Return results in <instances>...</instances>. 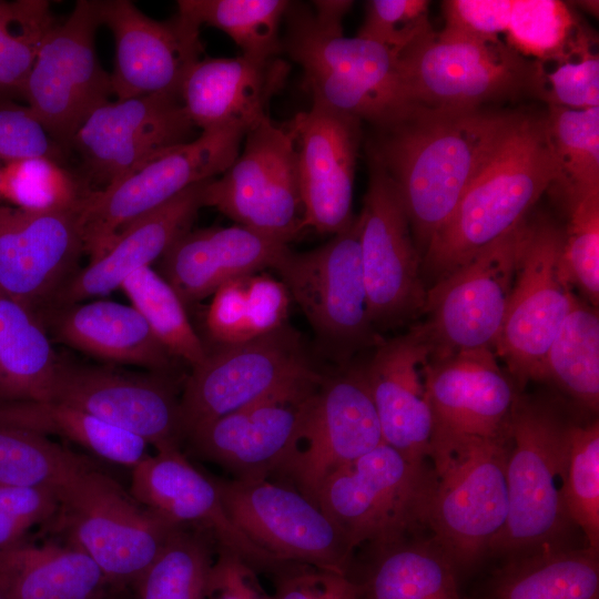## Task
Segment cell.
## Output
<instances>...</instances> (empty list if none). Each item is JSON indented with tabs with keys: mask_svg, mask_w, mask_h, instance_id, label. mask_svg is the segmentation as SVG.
Wrapping results in <instances>:
<instances>
[{
	"mask_svg": "<svg viewBox=\"0 0 599 599\" xmlns=\"http://www.w3.org/2000/svg\"><path fill=\"white\" fill-rule=\"evenodd\" d=\"M290 6L286 0H179L177 13L200 29H220L242 55L268 59L282 51L280 30Z\"/></svg>",
	"mask_w": 599,
	"mask_h": 599,
	"instance_id": "ab89813d",
	"label": "cell"
},
{
	"mask_svg": "<svg viewBox=\"0 0 599 599\" xmlns=\"http://www.w3.org/2000/svg\"><path fill=\"white\" fill-rule=\"evenodd\" d=\"M359 220L311 251H288L274 270L298 304L321 345L339 361L376 347L363 276Z\"/></svg>",
	"mask_w": 599,
	"mask_h": 599,
	"instance_id": "9c48e42d",
	"label": "cell"
},
{
	"mask_svg": "<svg viewBox=\"0 0 599 599\" xmlns=\"http://www.w3.org/2000/svg\"><path fill=\"white\" fill-rule=\"evenodd\" d=\"M130 495L143 507L182 527L209 534L253 570L277 572L281 565L230 518L216 480L195 468L180 447L156 449L132 468Z\"/></svg>",
	"mask_w": 599,
	"mask_h": 599,
	"instance_id": "603a6c76",
	"label": "cell"
},
{
	"mask_svg": "<svg viewBox=\"0 0 599 599\" xmlns=\"http://www.w3.org/2000/svg\"><path fill=\"white\" fill-rule=\"evenodd\" d=\"M410 103L433 109L471 110L485 104L537 97L539 64L506 42L484 43L434 31L398 57Z\"/></svg>",
	"mask_w": 599,
	"mask_h": 599,
	"instance_id": "ba28073f",
	"label": "cell"
},
{
	"mask_svg": "<svg viewBox=\"0 0 599 599\" xmlns=\"http://www.w3.org/2000/svg\"><path fill=\"white\" fill-rule=\"evenodd\" d=\"M88 193L58 160L26 158L0 167V197L27 211H57L78 206Z\"/></svg>",
	"mask_w": 599,
	"mask_h": 599,
	"instance_id": "bcb514c9",
	"label": "cell"
},
{
	"mask_svg": "<svg viewBox=\"0 0 599 599\" xmlns=\"http://www.w3.org/2000/svg\"><path fill=\"white\" fill-rule=\"evenodd\" d=\"M539 64L537 98L548 106L585 110L599 106V57L597 51L552 64Z\"/></svg>",
	"mask_w": 599,
	"mask_h": 599,
	"instance_id": "f907efd6",
	"label": "cell"
},
{
	"mask_svg": "<svg viewBox=\"0 0 599 599\" xmlns=\"http://www.w3.org/2000/svg\"><path fill=\"white\" fill-rule=\"evenodd\" d=\"M383 443L364 367L322 377L311 397L298 450L286 470L315 501L326 478Z\"/></svg>",
	"mask_w": 599,
	"mask_h": 599,
	"instance_id": "ac0fdd59",
	"label": "cell"
},
{
	"mask_svg": "<svg viewBox=\"0 0 599 599\" xmlns=\"http://www.w3.org/2000/svg\"><path fill=\"white\" fill-rule=\"evenodd\" d=\"M98 12L115 43L113 95L180 97L184 78L202 59L200 28L177 12L169 20H154L129 0L98 1Z\"/></svg>",
	"mask_w": 599,
	"mask_h": 599,
	"instance_id": "7402d4cb",
	"label": "cell"
},
{
	"mask_svg": "<svg viewBox=\"0 0 599 599\" xmlns=\"http://www.w3.org/2000/svg\"><path fill=\"white\" fill-rule=\"evenodd\" d=\"M429 1L370 0L357 37L374 41L397 58L408 47L434 32Z\"/></svg>",
	"mask_w": 599,
	"mask_h": 599,
	"instance_id": "681fc988",
	"label": "cell"
},
{
	"mask_svg": "<svg viewBox=\"0 0 599 599\" xmlns=\"http://www.w3.org/2000/svg\"><path fill=\"white\" fill-rule=\"evenodd\" d=\"M207 599H274L265 593L253 570L237 557L220 550L213 561Z\"/></svg>",
	"mask_w": 599,
	"mask_h": 599,
	"instance_id": "9f6ffc18",
	"label": "cell"
},
{
	"mask_svg": "<svg viewBox=\"0 0 599 599\" xmlns=\"http://www.w3.org/2000/svg\"><path fill=\"white\" fill-rule=\"evenodd\" d=\"M59 506L54 489L0 486V552L27 542L26 536L35 526L50 525Z\"/></svg>",
	"mask_w": 599,
	"mask_h": 599,
	"instance_id": "816d5d0a",
	"label": "cell"
},
{
	"mask_svg": "<svg viewBox=\"0 0 599 599\" xmlns=\"http://www.w3.org/2000/svg\"><path fill=\"white\" fill-rule=\"evenodd\" d=\"M81 203L41 212L0 206L2 294L37 313L51 306L85 253Z\"/></svg>",
	"mask_w": 599,
	"mask_h": 599,
	"instance_id": "44dd1931",
	"label": "cell"
},
{
	"mask_svg": "<svg viewBox=\"0 0 599 599\" xmlns=\"http://www.w3.org/2000/svg\"><path fill=\"white\" fill-rule=\"evenodd\" d=\"M0 599H7L6 596L0 591Z\"/></svg>",
	"mask_w": 599,
	"mask_h": 599,
	"instance_id": "6f0895ef",
	"label": "cell"
},
{
	"mask_svg": "<svg viewBox=\"0 0 599 599\" xmlns=\"http://www.w3.org/2000/svg\"><path fill=\"white\" fill-rule=\"evenodd\" d=\"M290 294L282 281L253 273L222 284L213 294L205 324L219 345L246 342L286 325Z\"/></svg>",
	"mask_w": 599,
	"mask_h": 599,
	"instance_id": "d590c367",
	"label": "cell"
},
{
	"mask_svg": "<svg viewBox=\"0 0 599 599\" xmlns=\"http://www.w3.org/2000/svg\"><path fill=\"white\" fill-rule=\"evenodd\" d=\"M433 346L422 324L383 339L364 366L383 443L416 464H426L433 435L425 374Z\"/></svg>",
	"mask_w": 599,
	"mask_h": 599,
	"instance_id": "4316f807",
	"label": "cell"
},
{
	"mask_svg": "<svg viewBox=\"0 0 599 599\" xmlns=\"http://www.w3.org/2000/svg\"><path fill=\"white\" fill-rule=\"evenodd\" d=\"M597 551L548 549L514 561L490 599H599Z\"/></svg>",
	"mask_w": 599,
	"mask_h": 599,
	"instance_id": "8d00e7d4",
	"label": "cell"
},
{
	"mask_svg": "<svg viewBox=\"0 0 599 599\" xmlns=\"http://www.w3.org/2000/svg\"><path fill=\"white\" fill-rule=\"evenodd\" d=\"M204 206L236 224L288 243L303 229L297 148L290 125L270 118L244 136L233 164L207 182Z\"/></svg>",
	"mask_w": 599,
	"mask_h": 599,
	"instance_id": "4fadbf2b",
	"label": "cell"
},
{
	"mask_svg": "<svg viewBox=\"0 0 599 599\" xmlns=\"http://www.w3.org/2000/svg\"><path fill=\"white\" fill-rule=\"evenodd\" d=\"M100 24L98 1H77L45 38L23 89L28 106L64 149L113 95L111 73L101 67L95 50Z\"/></svg>",
	"mask_w": 599,
	"mask_h": 599,
	"instance_id": "9a60e30c",
	"label": "cell"
},
{
	"mask_svg": "<svg viewBox=\"0 0 599 599\" xmlns=\"http://www.w3.org/2000/svg\"><path fill=\"white\" fill-rule=\"evenodd\" d=\"M290 125L297 148L304 227L337 234L355 219L353 189L363 122L313 102Z\"/></svg>",
	"mask_w": 599,
	"mask_h": 599,
	"instance_id": "cb8c5ba5",
	"label": "cell"
},
{
	"mask_svg": "<svg viewBox=\"0 0 599 599\" xmlns=\"http://www.w3.org/2000/svg\"><path fill=\"white\" fill-rule=\"evenodd\" d=\"M512 0H446L441 2L444 37L496 43L505 35Z\"/></svg>",
	"mask_w": 599,
	"mask_h": 599,
	"instance_id": "db71d44e",
	"label": "cell"
},
{
	"mask_svg": "<svg viewBox=\"0 0 599 599\" xmlns=\"http://www.w3.org/2000/svg\"><path fill=\"white\" fill-rule=\"evenodd\" d=\"M0 425L60 436L125 467L133 468L149 455V443L143 438L61 403H0Z\"/></svg>",
	"mask_w": 599,
	"mask_h": 599,
	"instance_id": "836d02e7",
	"label": "cell"
},
{
	"mask_svg": "<svg viewBox=\"0 0 599 599\" xmlns=\"http://www.w3.org/2000/svg\"><path fill=\"white\" fill-rule=\"evenodd\" d=\"M519 114L410 104L373 126L367 154L395 184L422 258Z\"/></svg>",
	"mask_w": 599,
	"mask_h": 599,
	"instance_id": "6da1fadb",
	"label": "cell"
},
{
	"mask_svg": "<svg viewBox=\"0 0 599 599\" xmlns=\"http://www.w3.org/2000/svg\"><path fill=\"white\" fill-rule=\"evenodd\" d=\"M571 425L555 405L517 394L509 424L508 516L490 549H534L566 531L571 521L562 494Z\"/></svg>",
	"mask_w": 599,
	"mask_h": 599,
	"instance_id": "5b68a950",
	"label": "cell"
},
{
	"mask_svg": "<svg viewBox=\"0 0 599 599\" xmlns=\"http://www.w3.org/2000/svg\"><path fill=\"white\" fill-rule=\"evenodd\" d=\"M352 6L346 0L291 2L282 50L302 67L313 102L374 126L413 103L395 54L374 41L344 35L343 19Z\"/></svg>",
	"mask_w": 599,
	"mask_h": 599,
	"instance_id": "3957f363",
	"label": "cell"
},
{
	"mask_svg": "<svg viewBox=\"0 0 599 599\" xmlns=\"http://www.w3.org/2000/svg\"><path fill=\"white\" fill-rule=\"evenodd\" d=\"M232 521L281 565L347 573L355 546L296 488L263 479L216 480Z\"/></svg>",
	"mask_w": 599,
	"mask_h": 599,
	"instance_id": "5bb4252c",
	"label": "cell"
},
{
	"mask_svg": "<svg viewBox=\"0 0 599 599\" xmlns=\"http://www.w3.org/2000/svg\"><path fill=\"white\" fill-rule=\"evenodd\" d=\"M505 42L526 59L556 64L595 51L597 40L560 0H512Z\"/></svg>",
	"mask_w": 599,
	"mask_h": 599,
	"instance_id": "74e56055",
	"label": "cell"
},
{
	"mask_svg": "<svg viewBox=\"0 0 599 599\" xmlns=\"http://www.w3.org/2000/svg\"><path fill=\"white\" fill-rule=\"evenodd\" d=\"M562 247L564 229L546 220L528 222L506 317L494 348L519 388L536 380L554 337L578 302Z\"/></svg>",
	"mask_w": 599,
	"mask_h": 599,
	"instance_id": "2e32d148",
	"label": "cell"
},
{
	"mask_svg": "<svg viewBox=\"0 0 599 599\" xmlns=\"http://www.w3.org/2000/svg\"><path fill=\"white\" fill-rule=\"evenodd\" d=\"M429 468L385 443L331 474L315 502L347 535L355 548L378 549L403 540L424 522Z\"/></svg>",
	"mask_w": 599,
	"mask_h": 599,
	"instance_id": "30bf717a",
	"label": "cell"
},
{
	"mask_svg": "<svg viewBox=\"0 0 599 599\" xmlns=\"http://www.w3.org/2000/svg\"><path fill=\"white\" fill-rule=\"evenodd\" d=\"M275 575L274 599H362L358 582L347 573L311 566H288Z\"/></svg>",
	"mask_w": 599,
	"mask_h": 599,
	"instance_id": "11a10c76",
	"label": "cell"
},
{
	"mask_svg": "<svg viewBox=\"0 0 599 599\" xmlns=\"http://www.w3.org/2000/svg\"><path fill=\"white\" fill-rule=\"evenodd\" d=\"M456 567L438 542L400 540L379 549L366 579L358 582L362 599H463Z\"/></svg>",
	"mask_w": 599,
	"mask_h": 599,
	"instance_id": "e575fe53",
	"label": "cell"
},
{
	"mask_svg": "<svg viewBox=\"0 0 599 599\" xmlns=\"http://www.w3.org/2000/svg\"><path fill=\"white\" fill-rule=\"evenodd\" d=\"M93 467L89 457L48 436L0 425V486L41 487L60 493Z\"/></svg>",
	"mask_w": 599,
	"mask_h": 599,
	"instance_id": "b9f144b4",
	"label": "cell"
},
{
	"mask_svg": "<svg viewBox=\"0 0 599 599\" xmlns=\"http://www.w3.org/2000/svg\"><path fill=\"white\" fill-rule=\"evenodd\" d=\"M564 506L570 521L583 531L589 547L599 545V424H572L564 486Z\"/></svg>",
	"mask_w": 599,
	"mask_h": 599,
	"instance_id": "7dc6e473",
	"label": "cell"
},
{
	"mask_svg": "<svg viewBox=\"0 0 599 599\" xmlns=\"http://www.w3.org/2000/svg\"><path fill=\"white\" fill-rule=\"evenodd\" d=\"M195 129L180 97L131 98L97 109L70 148L80 155L89 176L104 189L191 141Z\"/></svg>",
	"mask_w": 599,
	"mask_h": 599,
	"instance_id": "d6986e66",
	"label": "cell"
},
{
	"mask_svg": "<svg viewBox=\"0 0 599 599\" xmlns=\"http://www.w3.org/2000/svg\"><path fill=\"white\" fill-rule=\"evenodd\" d=\"M510 433L479 438L433 433L425 519L456 566L490 549L508 516Z\"/></svg>",
	"mask_w": 599,
	"mask_h": 599,
	"instance_id": "277c9868",
	"label": "cell"
},
{
	"mask_svg": "<svg viewBox=\"0 0 599 599\" xmlns=\"http://www.w3.org/2000/svg\"><path fill=\"white\" fill-rule=\"evenodd\" d=\"M557 176L546 115L521 113L429 241L422 274L430 286L526 220Z\"/></svg>",
	"mask_w": 599,
	"mask_h": 599,
	"instance_id": "7a4b0ae2",
	"label": "cell"
},
{
	"mask_svg": "<svg viewBox=\"0 0 599 599\" xmlns=\"http://www.w3.org/2000/svg\"><path fill=\"white\" fill-rule=\"evenodd\" d=\"M527 219L427 288L422 324L434 357L494 349L506 317Z\"/></svg>",
	"mask_w": 599,
	"mask_h": 599,
	"instance_id": "7c38bea8",
	"label": "cell"
},
{
	"mask_svg": "<svg viewBox=\"0 0 599 599\" xmlns=\"http://www.w3.org/2000/svg\"><path fill=\"white\" fill-rule=\"evenodd\" d=\"M287 244L238 224L190 230L162 255L160 274L190 304L230 280L274 268Z\"/></svg>",
	"mask_w": 599,
	"mask_h": 599,
	"instance_id": "f546056e",
	"label": "cell"
},
{
	"mask_svg": "<svg viewBox=\"0 0 599 599\" xmlns=\"http://www.w3.org/2000/svg\"><path fill=\"white\" fill-rule=\"evenodd\" d=\"M48 402L81 409L156 449L180 447L184 438L181 397L161 373L131 374L60 359Z\"/></svg>",
	"mask_w": 599,
	"mask_h": 599,
	"instance_id": "ffe728a7",
	"label": "cell"
},
{
	"mask_svg": "<svg viewBox=\"0 0 599 599\" xmlns=\"http://www.w3.org/2000/svg\"><path fill=\"white\" fill-rule=\"evenodd\" d=\"M425 386L433 433L479 438L509 435L518 390L499 366L494 349L432 356Z\"/></svg>",
	"mask_w": 599,
	"mask_h": 599,
	"instance_id": "484cf974",
	"label": "cell"
},
{
	"mask_svg": "<svg viewBox=\"0 0 599 599\" xmlns=\"http://www.w3.org/2000/svg\"><path fill=\"white\" fill-rule=\"evenodd\" d=\"M317 386L219 417L194 429L187 438L201 456L226 468L235 479L285 474L298 450L307 407Z\"/></svg>",
	"mask_w": 599,
	"mask_h": 599,
	"instance_id": "d4e9b609",
	"label": "cell"
},
{
	"mask_svg": "<svg viewBox=\"0 0 599 599\" xmlns=\"http://www.w3.org/2000/svg\"><path fill=\"white\" fill-rule=\"evenodd\" d=\"M246 131L217 128L156 156L99 191L89 192L80 217L90 261L102 255L118 233L185 189L223 174L236 160Z\"/></svg>",
	"mask_w": 599,
	"mask_h": 599,
	"instance_id": "8fae6325",
	"label": "cell"
},
{
	"mask_svg": "<svg viewBox=\"0 0 599 599\" xmlns=\"http://www.w3.org/2000/svg\"><path fill=\"white\" fill-rule=\"evenodd\" d=\"M57 24L44 0H0V100L22 97L40 49Z\"/></svg>",
	"mask_w": 599,
	"mask_h": 599,
	"instance_id": "f6af8a7d",
	"label": "cell"
},
{
	"mask_svg": "<svg viewBox=\"0 0 599 599\" xmlns=\"http://www.w3.org/2000/svg\"><path fill=\"white\" fill-rule=\"evenodd\" d=\"M65 149L44 129L28 105L0 100V163L47 156L63 163Z\"/></svg>",
	"mask_w": 599,
	"mask_h": 599,
	"instance_id": "f5cc1de1",
	"label": "cell"
},
{
	"mask_svg": "<svg viewBox=\"0 0 599 599\" xmlns=\"http://www.w3.org/2000/svg\"><path fill=\"white\" fill-rule=\"evenodd\" d=\"M209 181L185 189L125 225L102 255L75 272L49 307L110 294L120 288L129 275L161 258L181 235L191 230L197 212L204 206Z\"/></svg>",
	"mask_w": 599,
	"mask_h": 599,
	"instance_id": "f1b7e54d",
	"label": "cell"
},
{
	"mask_svg": "<svg viewBox=\"0 0 599 599\" xmlns=\"http://www.w3.org/2000/svg\"><path fill=\"white\" fill-rule=\"evenodd\" d=\"M288 73L287 62L277 57L201 59L184 78L180 100L201 131L237 128L247 132L270 118L271 100Z\"/></svg>",
	"mask_w": 599,
	"mask_h": 599,
	"instance_id": "83f0119b",
	"label": "cell"
},
{
	"mask_svg": "<svg viewBox=\"0 0 599 599\" xmlns=\"http://www.w3.org/2000/svg\"><path fill=\"white\" fill-rule=\"evenodd\" d=\"M568 224L564 230V263L572 286L591 303L599 302V192L566 204Z\"/></svg>",
	"mask_w": 599,
	"mask_h": 599,
	"instance_id": "c3c4849f",
	"label": "cell"
},
{
	"mask_svg": "<svg viewBox=\"0 0 599 599\" xmlns=\"http://www.w3.org/2000/svg\"><path fill=\"white\" fill-rule=\"evenodd\" d=\"M546 125L557 166L555 185L565 204L599 192V106H548Z\"/></svg>",
	"mask_w": 599,
	"mask_h": 599,
	"instance_id": "60d3db41",
	"label": "cell"
},
{
	"mask_svg": "<svg viewBox=\"0 0 599 599\" xmlns=\"http://www.w3.org/2000/svg\"><path fill=\"white\" fill-rule=\"evenodd\" d=\"M38 314L59 342L88 355L161 374L171 366L172 355L132 305L98 300Z\"/></svg>",
	"mask_w": 599,
	"mask_h": 599,
	"instance_id": "4dcf8cb0",
	"label": "cell"
},
{
	"mask_svg": "<svg viewBox=\"0 0 599 599\" xmlns=\"http://www.w3.org/2000/svg\"><path fill=\"white\" fill-rule=\"evenodd\" d=\"M536 380L548 382L591 412L599 407V316L578 300L554 337Z\"/></svg>",
	"mask_w": 599,
	"mask_h": 599,
	"instance_id": "f35d334b",
	"label": "cell"
},
{
	"mask_svg": "<svg viewBox=\"0 0 599 599\" xmlns=\"http://www.w3.org/2000/svg\"><path fill=\"white\" fill-rule=\"evenodd\" d=\"M300 334L287 324L263 336L219 345L192 368L181 396L184 437L219 417L276 396L316 387Z\"/></svg>",
	"mask_w": 599,
	"mask_h": 599,
	"instance_id": "8992f818",
	"label": "cell"
},
{
	"mask_svg": "<svg viewBox=\"0 0 599 599\" xmlns=\"http://www.w3.org/2000/svg\"><path fill=\"white\" fill-rule=\"evenodd\" d=\"M109 581L80 548L24 542L0 552V591L7 599H103Z\"/></svg>",
	"mask_w": 599,
	"mask_h": 599,
	"instance_id": "1f68e13d",
	"label": "cell"
},
{
	"mask_svg": "<svg viewBox=\"0 0 599 599\" xmlns=\"http://www.w3.org/2000/svg\"><path fill=\"white\" fill-rule=\"evenodd\" d=\"M368 164L359 245L369 316L377 329L423 314L427 287L400 195L376 160L368 156Z\"/></svg>",
	"mask_w": 599,
	"mask_h": 599,
	"instance_id": "e0dca14e",
	"label": "cell"
},
{
	"mask_svg": "<svg viewBox=\"0 0 599 599\" xmlns=\"http://www.w3.org/2000/svg\"><path fill=\"white\" fill-rule=\"evenodd\" d=\"M50 524L100 567L109 583H134L177 526L141 506L97 466L60 493Z\"/></svg>",
	"mask_w": 599,
	"mask_h": 599,
	"instance_id": "52a82bcc",
	"label": "cell"
},
{
	"mask_svg": "<svg viewBox=\"0 0 599 599\" xmlns=\"http://www.w3.org/2000/svg\"><path fill=\"white\" fill-rule=\"evenodd\" d=\"M207 537L194 528L176 529L134 582L138 599H207L214 561Z\"/></svg>",
	"mask_w": 599,
	"mask_h": 599,
	"instance_id": "7bdbcfd3",
	"label": "cell"
},
{
	"mask_svg": "<svg viewBox=\"0 0 599 599\" xmlns=\"http://www.w3.org/2000/svg\"><path fill=\"white\" fill-rule=\"evenodd\" d=\"M59 364L39 314L0 292V403L48 402Z\"/></svg>",
	"mask_w": 599,
	"mask_h": 599,
	"instance_id": "d6a6232c",
	"label": "cell"
},
{
	"mask_svg": "<svg viewBox=\"0 0 599 599\" xmlns=\"http://www.w3.org/2000/svg\"><path fill=\"white\" fill-rule=\"evenodd\" d=\"M120 288L172 356L192 368L205 359L207 351L189 321L185 304L160 273L151 266L142 267L129 275Z\"/></svg>",
	"mask_w": 599,
	"mask_h": 599,
	"instance_id": "ee69618b",
	"label": "cell"
}]
</instances>
